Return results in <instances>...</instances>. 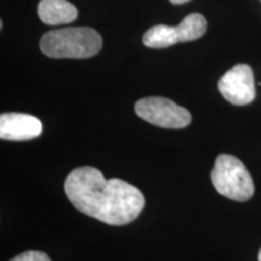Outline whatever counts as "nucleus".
Masks as SVG:
<instances>
[{
	"mask_svg": "<svg viewBox=\"0 0 261 261\" xmlns=\"http://www.w3.org/2000/svg\"><path fill=\"white\" fill-rule=\"evenodd\" d=\"M259 261H261V249H260V252H259Z\"/></svg>",
	"mask_w": 261,
	"mask_h": 261,
	"instance_id": "11",
	"label": "nucleus"
},
{
	"mask_svg": "<svg viewBox=\"0 0 261 261\" xmlns=\"http://www.w3.org/2000/svg\"><path fill=\"white\" fill-rule=\"evenodd\" d=\"M103 45L99 33L89 27L55 29L42 35L40 50L51 58H90Z\"/></svg>",
	"mask_w": 261,
	"mask_h": 261,
	"instance_id": "2",
	"label": "nucleus"
},
{
	"mask_svg": "<svg viewBox=\"0 0 261 261\" xmlns=\"http://www.w3.org/2000/svg\"><path fill=\"white\" fill-rule=\"evenodd\" d=\"M218 89L227 102L233 106H247L255 99V80L248 64H237L218 81Z\"/></svg>",
	"mask_w": 261,
	"mask_h": 261,
	"instance_id": "6",
	"label": "nucleus"
},
{
	"mask_svg": "<svg viewBox=\"0 0 261 261\" xmlns=\"http://www.w3.org/2000/svg\"><path fill=\"white\" fill-rule=\"evenodd\" d=\"M10 261H51V259L46 253L38 252V250H28V252L15 256Z\"/></svg>",
	"mask_w": 261,
	"mask_h": 261,
	"instance_id": "9",
	"label": "nucleus"
},
{
	"mask_svg": "<svg viewBox=\"0 0 261 261\" xmlns=\"http://www.w3.org/2000/svg\"><path fill=\"white\" fill-rule=\"evenodd\" d=\"M136 114L144 121L161 128L179 129L191 123V114L165 97H146L135 106Z\"/></svg>",
	"mask_w": 261,
	"mask_h": 261,
	"instance_id": "5",
	"label": "nucleus"
},
{
	"mask_svg": "<svg viewBox=\"0 0 261 261\" xmlns=\"http://www.w3.org/2000/svg\"><path fill=\"white\" fill-rule=\"evenodd\" d=\"M169 2H171L172 4H175V5H180V4H185V3L190 2V0H169Z\"/></svg>",
	"mask_w": 261,
	"mask_h": 261,
	"instance_id": "10",
	"label": "nucleus"
},
{
	"mask_svg": "<svg viewBox=\"0 0 261 261\" xmlns=\"http://www.w3.org/2000/svg\"><path fill=\"white\" fill-rule=\"evenodd\" d=\"M215 190L230 200L246 202L253 197L255 187L252 175L241 160L231 155H219L211 172Z\"/></svg>",
	"mask_w": 261,
	"mask_h": 261,
	"instance_id": "3",
	"label": "nucleus"
},
{
	"mask_svg": "<svg viewBox=\"0 0 261 261\" xmlns=\"http://www.w3.org/2000/svg\"><path fill=\"white\" fill-rule=\"evenodd\" d=\"M260 2H261V0H260Z\"/></svg>",
	"mask_w": 261,
	"mask_h": 261,
	"instance_id": "12",
	"label": "nucleus"
},
{
	"mask_svg": "<svg viewBox=\"0 0 261 261\" xmlns=\"http://www.w3.org/2000/svg\"><path fill=\"white\" fill-rule=\"evenodd\" d=\"M64 191L81 213L114 226L132 223L145 205L139 189L121 179L107 180L99 169L90 166L70 172Z\"/></svg>",
	"mask_w": 261,
	"mask_h": 261,
	"instance_id": "1",
	"label": "nucleus"
},
{
	"mask_svg": "<svg viewBox=\"0 0 261 261\" xmlns=\"http://www.w3.org/2000/svg\"><path fill=\"white\" fill-rule=\"evenodd\" d=\"M38 15L45 24H68L77 18V9L68 0H41Z\"/></svg>",
	"mask_w": 261,
	"mask_h": 261,
	"instance_id": "8",
	"label": "nucleus"
},
{
	"mask_svg": "<svg viewBox=\"0 0 261 261\" xmlns=\"http://www.w3.org/2000/svg\"><path fill=\"white\" fill-rule=\"evenodd\" d=\"M41 132L42 123L35 116L21 113H6L0 116V138L4 140L34 139Z\"/></svg>",
	"mask_w": 261,
	"mask_h": 261,
	"instance_id": "7",
	"label": "nucleus"
},
{
	"mask_svg": "<svg viewBox=\"0 0 261 261\" xmlns=\"http://www.w3.org/2000/svg\"><path fill=\"white\" fill-rule=\"evenodd\" d=\"M207 31V19L203 15H188L177 27L158 24L151 27L143 35V44L150 48H165L179 42L194 41L202 38Z\"/></svg>",
	"mask_w": 261,
	"mask_h": 261,
	"instance_id": "4",
	"label": "nucleus"
}]
</instances>
